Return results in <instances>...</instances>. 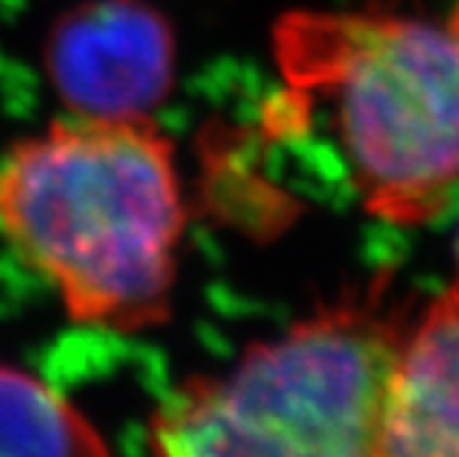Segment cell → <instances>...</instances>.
I'll list each match as a JSON object with an SVG mask.
<instances>
[{
    "mask_svg": "<svg viewBox=\"0 0 459 457\" xmlns=\"http://www.w3.org/2000/svg\"><path fill=\"white\" fill-rule=\"evenodd\" d=\"M0 226L74 322L133 334L169 317L185 210L152 119L72 116L12 149Z\"/></svg>",
    "mask_w": 459,
    "mask_h": 457,
    "instance_id": "cell-1",
    "label": "cell"
},
{
    "mask_svg": "<svg viewBox=\"0 0 459 457\" xmlns=\"http://www.w3.org/2000/svg\"><path fill=\"white\" fill-rule=\"evenodd\" d=\"M377 454L459 457V284L407 328Z\"/></svg>",
    "mask_w": 459,
    "mask_h": 457,
    "instance_id": "cell-5",
    "label": "cell"
},
{
    "mask_svg": "<svg viewBox=\"0 0 459 457\" xmlns=\"http://www.w3.org/2000/svg\"><path fill=\"white\" fill-rule=\"evenodd\" d=\"M48 77L80 119H152L174 86V31L146 0H89L48 39Z\"/></svg>",
    "mask_w": 459,
    "mask_h": 457,
    "instance_id": "cell-4",
    "label": "cell"
},
{
    "mask_svg": "<svg viewBox=\"0 0 459 457\" xmlns=\"http://www.w3.org/2000/svg\"><path fill=\"white\" fill-rule=\"evenodd\" d=\"M0 454H108L102 433L36 375L0 364Z\"/></svg>",
    "mask_w": 459,
    "mask_h": 457,
    "instance_id": "cell-6",
    "label": "cell"
},
{
    "mask_svg": "<svg viewBox=\"0 0 459 457\" xmlns=\"http://www.w3.org/2000/svg\"><path fill=\"white\" fill-rule=\"evenodd\" d=\"M451 31H454V36L459 39V9L454 12V17H451V25H448Z\"/></svg>",
    "mask_w": 459,
    "mask_h": 457,
    "instance_id": "cell-7",
    "label": "cell"
},
{
    "mask_svg": "<svg viewBox=\"0 0 459 457\" xmlns=\"http://www.w3.org/2000/svg\"><path fill=\"white\" fill-rule=\"evenodd\" d=\"M456 257H459V240H456Z\"/></svg>",
    "mask_w": 459,
    "mask_h": 457,
    "instance_id": "cell-8",
    "label": "cell"
},
{
    "mask_svg": "<svg viewBox=\"0 0 459 457\" xmlns=\"http://www.w3.org/2000/svg\"><path fill=\"white\" fill-rule=\"evenodd\" d=\"M275 61L295 105L336 133L366 210L435 218L459 182V39L391 14L295 12L275 25Z\"/></svg>",
    "mask_w": 459,
    "mask_h": 457,
    "instance_id": "cell-2",
    "label": "cell"
},
{
    "mask_svg": "<svg viewBox=\"0 0 459 457\" xmlns=\"http://www.w3.org/2000/svg\"><path fill=\"white\" fill-rule=\"evenodd\" d=\"M407 328L368 295L250 347L223 378L187 381L149 422L157 454H377Z\"/></svg>",
    "mask_w": 459,
    "mask_h": 457,
    "instance_id": "cell-3",
    "label": "cell"
}]
</instances>
